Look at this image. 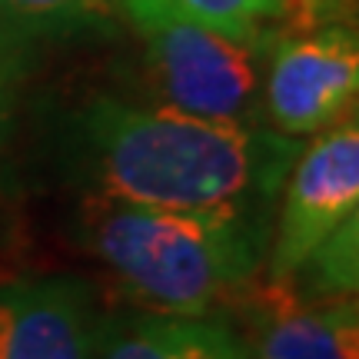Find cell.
<instances>
[{
  "instance_id": "cell-11",
  "label": "cell",
  "mask_w": 359,
  "mask_h": 359,
  "mask_svg": "<svg viewBox=\"0 0 359 359\" xmlns=\"http://www.w3.org/2000/svg\"><path fill=\"white\" fill-rule=\"evenodd\" d=\"M296 276H306V290L320 299H339L356 293L359 280V217L330 233ZM293 276V280H296Z\"/></svg>"
},
{
  "instance_id": "cell-6",
  "label": "cell",
  "mask_w": 359,
  "mask_h": 359,
  "mask_svg": "<svg viewBox=\"0 0 359 359\" xmlns=\"http://www.w3.org/2000/svg\"><path fill=\"white\" fill-rule=\"evenodd\" d=\"M97 303L77 276L0 286V359H93Z\"/></svg>"
},
{
  "instance_id": "cell-9",
  "label": "cell",
  "mask_w": 359,
  "mask_h": 359,
  "mask_svg": "<svg viewBox=\"0 0 359 359\" xmlns=\"http://www.w3.org/2000/svg\"><path fill=\"white\" fill-rule=\"evenodd\" d=\"M0 24L20 37L110 34L116 0H0Z\"/></svg>"
},
{
  "instance_id": "cell-12",
  "label": "cell",
  "mask_w": 359,
  "mask_h": 359,
  "mask_svg": "<svg viewBox=\"0 0 359 359\" xmlns=\"http://www.w3.org/2000/svg\"><path fill=\"white\" fill-rule=\"evenodd\" d=\"M20 34L0 24V150L11 140L13 123V103H17V87L24 77V47Z\"/></svg>"
},
{
  "instance_id": "cell-10",
  "label": "cell",
  "mask_w": 359,
  "mask_h": 359,
  "mask_svg": "<svg viewBox=\"0 0 359 359\" xmlns=\"http://www.w3.org/2000/svg\"><path fill=\"white\" fill-rule=\"evenodd\" d=\"M127 17L163 13L223 34H259L286 17V0H120Z\"/></svg>"
},
{
  "instance_id": "cell-2",
  "label": "cell",
  "mask_w": 359,
  "mask_h": 359,
  "mask_svg": "<svg viewBox=\"0 0 359 359\" xmlns=\"http://www.w3.org/2000/svg\"><path fill=\"white\" fill-rule=\"evenodd\" d=\"M83 240L137 303L203 316L236 299L266 259L269 223L240 213H193L90 196Z\"/></svg>"
},
{
  "instance_id": "cell-1",
  "label": "cell",
  "mask_w": 359,
  "mask_h": 359,
  "mask_svg": "<svg viewBox=\"0 0 359 359\" xmlns=\"http://www.w3.org/2000/svg\"><path fill=\"white\" fill-rule=\"evenodd\" d=\"M77 140L97 196L253 219L269 217L303 150L273 127L206 120L114 93L80 107Z\"/></svg>"
},
{
  "instance_id": "cell-3",
  "label": "cell",
  "mask_w": 359,
  "mask_h": 359,
  "mask_svg": "<svg viewBox=\"0 0 359 359\" xmlns=\"http://www.w3.org/2000/svg\"><path fill=\"white\" fill-rule=\"evenodd\" d=\"M143 37V67L156 100L206 120L257 123L263 74L280 27L259 34H223L190 20L140 13L130 17Z\"/></svg>"
},
{
  "instance_id": "cell-7",
  "label": "cell",
  "mask_w": 359,
  "mask_h": 359,
  "mask_svg": "<svg viewBox=\"0 0 359 359\" xmlns=\"http://www.w3.org/2000/svg\"><path fill=\"white\" fill-rule=\"evenodd\" d=\"M236 299L246 303L253 359H359L356 296L303 299L293 283L253 280Z\"/></svg>"
},
{
  "instance_id": "cell-8",
  "label": "cell",
  "mask_w": 359,
  "mask_h": 359,
  "mask_svg": "<svg viewBox=\"0 0 359 359\" xmlns=\"http://www.w3.org/2000/svg\"><path fill=\"white\" fill-rule=\"evenodd\" d=\"M93 359H250L226 323L180 313L100 316Z\"/></svg>"
},
{
  "instance_id": "cell-4",
  "label": "cell",
  "mask_w": 359,
  "mask_h": 359,
  "mask_svg": "<svg viewBox=\"0 0 359 359\" xmlns=\"http://www.w3.org/2000/svg\"><path fill=\"white\" fill-rule=\"evenodd\" d=\"M353 217H359V123L349 114L299 150L286 173L266 280H293L313 250Z\"/></svg>"
},
{
  "instance_id": "cell-13",
  "label": "cell",
  "mask_w": 359,
  "mask_h": 359,
  "mask_svg": "<svg viewBox=\"0 0 359 359\" xmlns=\"http://www.w3.org/2000/svg\"><path fill=\"white\" fill-rule=\"evenodd\" d=\"M323 4H326V0H286V17H290L293 7H299V11H306V20H309V17H316V13L323 11Z\"/></svg>"
},
{
  "instance_id": "cell-5",
  "label": "cell",
  "mask_w": 359,
  "mask_h": 359,
  "mask_svg": "<svg viewBox=\"0 0 359 359\" xmlns=\"http://www.w3.org/2000/svg\"><path fill=\"white\" fill-rule=\"evenodd\" d=\"M273 40L263 74V114L286 137H309L353 114L359 90L356 30L343 24L299 27Z\"/></svg>"
}]
</instances>
